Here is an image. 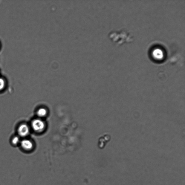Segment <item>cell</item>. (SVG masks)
<instances>
[{
    "mask_svg": "<svg viewBox=\"0 0 185 185\" xmlns=\"http://www.w3.org/2000/svg\"><path fill=\"white\" fill-rule=\"evenodd\" d=\"M31 125L34 130L37 132L42 131L45 127L44 122L39 119H36L33 121Z\"/></svg>",
    "mask_w": 185,
    "mask_h": 185,
    "instance_id": "1",
    "label": "cell"
},
{
    "mask_svg": "<svg viewBox=\"0 0 185 185\" xmlns=\"http://www.w3.org/2000/svg\"><path fill=\"white\" fill-rule=\"evenodd\" d=\"M18 132L19 136L22 137L27 136L29 133V129L28 126L25 124H21L18 128Z\"/></svg>",
    "mask_w": 185,
    "mask_h": 185,
    "instance_id": "2",
    "label": "cell"
},
{
    "mask_svg": "<svg viewBox=\"0 0 185 185\" xmlns=\"http://www.w3.org/2000/svg\"><path fill=\"white\" fill-rule=\"evenodd\" d=\"M20 144L22 149L26 151L32 150L33 147V144L32 142L27 139L22 140L20 141Z\"/></svg>",
    "mask_w": 185,
    "mask_h": 185,
    "instance_id": "3",
    "label": "cell"
},
{
    "mask_svg": "<svg viewBox=\"0 0 185 185\" xmlns=\"http://www.w3.org/2000/svg\"><path fill=\"white\" fill-rule=\"evenodd\" d=\"M46 114V110L44 108H41L38 111L37 114L39 117L45 116Z\"/></svg>",
    "mask_w": 185,
    "mask_h": 185,
    "instance_id": "4",
    "label": "cell"
},
{
    "mask_svg": "<svg viewBox=\"0 0 185 185\" xmlns=\"http://www.w3.org/2000/svg\"><path fill=\"white\" fill-rule=\"evenodd\" d=\"M20 138L19 136H16L13 138L12 140V143L14 145H17L20 143Z\"/></svg>",
    "mask_w": 185,
    "mask_h": 185,
    "instance_id": "5",
    "label": "cell"
},
{
    "mask_svg": "<svg viewBox=\"0 0 185 185\" xmlns=\"http://www.w3.org/2000/svg\"><path fill=\"white\" fill-rule=\"evenodd\" d=\"M6 86V82L2 77H0V91L4 89Z\"/></svg>",
    "mask_w": 185,
    "mask_h": 185,
    "instance_id": "6",
    "label": "cell"
},
{
    "mask_svg": "<svg viewBox=\"0 0 185 185\" xmlns=\"http://www.w3.org/2000/svg\"><path fill=\"white\" fill-rule=\"evenodd\" d=\"M155 56H156L157 58H160L162 56V52L160 51H155Z\"/></svg>",
    "mask_w": 185,
    "mask_h": 185,
    "instance_id": "7",
    "label": "cell"
}]
</instances>
